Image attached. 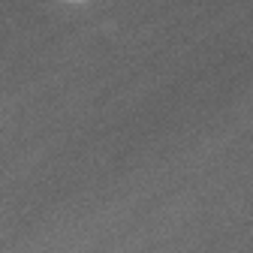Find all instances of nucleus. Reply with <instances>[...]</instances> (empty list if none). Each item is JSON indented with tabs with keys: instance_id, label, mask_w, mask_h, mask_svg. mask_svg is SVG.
<instances>
[{
	"instance_id": "1",
	"label": "nucleus",
	"mask_w": 253,
	"mask_h": 253,
	"mask_svg": "<svg viewBox=\"0 0 253 253\" xmlns=\"http://www.w3.org/2000/svg\"><path fill=\"white\" fill-rule=\"evenodd\" d=\"M67 3H84V0H67Z\"/></svg>"
}]
</instances>
